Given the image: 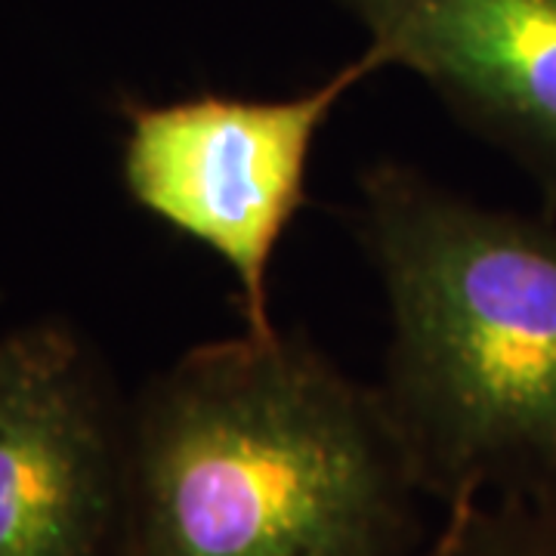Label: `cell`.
<instances>
[{"mask_svg": "<svg viewBox=\"0 0 556 556\" xmlns=\"http://www.w3.org/2000/svg\"><path fill=\"white\" fill-rule=\"evenodd\" d=\"M353 226L390 306L378 393L415 485L452 504L554 492V223L378 161Z\"/></svg>", "mask_w": 556, "mask_h": 556, "instance_id": "cell-2", "label": "cell"}, {"mask_svg": "<svg viewBox=\"0 0 556 556\" xmlns=\"http://www.w3.org/2000/svg\"><path fill=\"white\" fill-rule=\"evenodd\" d=\"M124 417L60 321L0 338V556H121Z\"/></svg>", "mask_w": 556, "mask_h": 556, "instance_id": "cell-4", "label": "cell"}, {"mask_svg": "<svg viewBox=\"0 0 556 556\" xmlns=\"http://www.w3.org/2000/svg\"><path fill=\"white\" fill-rule=\"evenodd\" d=\"M412 485L378 387L306 338L244 331L124 417L121 556H402Z\"/></svg>", "mask_w": 556, "mask_h": 556, "instance_id": "cell-1", "label": "cell"}, {"mask_svg": "<svg viewBox=\"0 0 556 556\" xmlns=\"http://www.w3.org/2000/svg\"><path fill=\"white\" fill-rule=\"evenodd\" d=\"M556 204V0H338Z\"/></svg>", "mask_w": 556, "mask_h": 556, "instance_id": "cell-5", "label": "cell"}, {"mask_svg": "<svg viewBox=\"0 0 556 556\" xmlns=\"http://www.w3.org/2000/svg\"><path fill=\"white\" fill-rule=\"evenodd\" d=\"M427 556H556V489L455 504Z\"/></svg>", "mask_w": 556, "mask_h": 556, "instance_id": "cell-6", "label": "cell"}, {"mask_svg": "<svg viewBox=\"0 0 556 556\" xmlns=\"http://www.w3.org/2000/svg\"><path fill=\"white\" fill-rule=\"evenodd\" d=\"M383 68L365 50L338 75L288 100L201 93L177 102H127L124 186L142 211L214 251L236 276L248 331H276L269 266L306 201L318 130L358 80Z\"/></svg>", "mask_w": 556, "mask_h": 556, "instance_id": "cell-3", "label": "cell"}]
</instances>
